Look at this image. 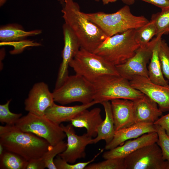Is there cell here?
<instances>
[{
	"label": "cell",
	"mask_w": 169,
	"mask_h": 169,
	"mask_svg": "<svg viewBox=\"0 0 169 169\" xmlns=\"http://www.w3.org/2000/svg\"><path fill=\"white\" fill-rule=\"evenodd\" d=\"M95 0V1L96 2H99V1L100 0Z\"/></svg>",
	"instance_id": "40"
},
{
	"label": "cell",
	"mask_w": 169,
	"mask_h": 169,
	"mask_svg": "<svg viewBox=\"0 0 169 169\" xmlns=\"http://www.w3.org/2000/svg\"><path fill=\"white\" fill-rule=\"evenodd\" d=\"M133 101L135 123L154 124L162 115L157 104L146 95Z\"/></svg>",
	"instance_id": "16"
},
{
	"label": "cell",
	"mask_w": 169,
	"mask_h": 169,
	"mask_svg": "<svg viewBox=\"0 0 169 169\" xmlns=\"http://www.w3.org/2000/svg\"><path fill=\"white\" fill-rule=\"evenodd\" d=\"M154 124L159 125L164 129L169 137V113L161 116Z\"/></svg>",
	"instance_id": "34"
},
{
	"label": "cell",
	"mask_w": 169,
	"mask_h": 169,
	"mask_svg": "<svg viewBox=\"0 0 169 169\" xmlns=\"http://www.w3.org/2000/svg\"><path fill=\"white\" fill-rule=\"evenodd\" d=\"M45 168V163L41 157L28 161L26 169H44Z\"/></svg>",
	"instance_id": "33"
},
{
	"label": "cell",
	"mask_w": 169,
	"mask_h": 169,
	"mask_svg": "<svg viewBox=\"0 0 169 169\" xmlns=\"http://www.w3.org/2000/svg\"><path fill=\"white\" fill-rule=\"evenodd\" d=\"M92 83L95 89L94 100L98 104L116 99L134 101L144 95L133 88L129 80L120 75H105Z\"/></svg>",
	"instance_id": "5"
},
{
	"label": "cell",
	"mask_w": 169,
	"mask_h": 169,
	"mask_svg": "<svg viewBox=\"0 0 169 169\" xmlns=\"http://www.w3.org/2000/svg\"><path fill=\"white\" fill-rule=\"evenodd\" d=\"M110 101L115 131L129 127L135 123L133 100L116 99Z\"/></svg>",
	"instance_id": "18"
},
{
	"label": "cell",
	"mask_w": 169,
	"mask_h": 169,
	"mask_svg": "<svg viewBox=\"0 0 169 169\" xmlns=\"http://www.w3.org/2000/svg\"><path fill=\"white\" fill-rule=\"evenodd\" d=\"M103 4L106 5L110 3H114L117 0H101Z\"/></svg>",
	"instance_id": "37"
},
{
	"label": "cell",
	"mask_w": 169,
	"mask_h": 169,
	"mask_svg": "<svg viewBox=\"0 0 169 169\" xmlns=\"http://www.w3.org/2000/svg\"><path fill=\"white\" fill-rule=\"evenodd\" d=\"M84 169H126L124 158L105 159L98 163H90Z\"/></svg>",
	"instance_id": "28"
},
{
	"label": "cell",
	"mask_w": 169,
	"mask_h": 169,
	"mask_svg": "<svg viewBox=\"0 0 169 169\" xmlns=\"http://www.w3.org/2000/svg\"><path fill=\"white\" fill-rule=\"evenodd\" d=\"M100 104L104 109L105 118L97 128V135L93 139V144L104 140L105 141L106 144H107L112 140L115 134L114 120L110 102L109 101H105Z\"/></svg>",
	"instance_id": "21"
},
{
	"label": "cell",
	"mask_w": 169,
	"mask_h": 169,
	"mask_svg": "<svg viewBox=\"0 0 169 169\" xmlns=\"http://www.w3.org/2000/svg\"><path fill=\"white\" fill-rule=\"evenodd\" d=\"M156 132L155 125L153 123H135L130 126L115 131L114 138L105 149L109 150L123 143L126 141L137 138L149 132Z\"/></svg>",
	"instance_id": "17"
},
{
	"label": "cell",
	"mask_w": 169,
	"mask_h": 169,
	"mask_svg": "<svg viewBox=\"0 0 169 169\" xmlns=\"http://www.w3.org/2000/svg\"><path fill=\"white\" fill-rule=\"evenodd\" d=\"M153 48L150 63L148 68L149 79L153 82L160 85H167L168 81L164 78L161 70L159 51L161 35H159Z\"/></svg>",
	"instance_id": "23"
},
{
	"label": "cell",
	"mask_w": 169,
	"mask_h": 169,
	"mask_svg": "<svg viewBox=\"0 0 169 169\" xmlns=\"http://www.w3.org/2000/svg\"><path fill=\"white\" fill-rule=\"evenodd\" d=\"M28 161L20 156L5 150L0 156V168L26 169Z\"/></svg>",
	"instance_id": "24"
},
{
	"label": "cell",
	"mask_w": 169,
	"mask_h": 169,
	"mask_svg": "<svg viewBox=\"0 0 169 169\" xmlns=\"http://www.w3.org/2000/svg\"><path fill=\"white\" fill-rule=\"evenodd\" d=\"M103 151V149L101 150L92 159L86 162L71 164L66 161L58 155L54 159V162L57 169H84L87 166L93 162Z\"/></svg>",
	"instance_id": "31"
},
{
	"label": "cell",
	"mask_w": 169,
	"mask_h": 169,
	"mask_svg": "<svg viewBox=\"0 0 169 169\" xmlns=\"http://www.w3.org/2000/svg\"><path fill=\"white\" fill-rule=\"evenodd\" d=\"M62 28L64 40V46L61 53L62 60L59 69L55 88L60 86L69 76V64L81 48L79 39L69 26L64 23Z\"/></svg>",
	"instance_id": "14"
},
{
	"label": "cell",
	"mask_w": 169,
	"mask_h": 169,
	"mask_svg": "<svg viewBox=\"0 0 169 169\" xmlns=\"http://www.w3.org/2000/svg\"><path fill=\"white\" fill-rule=\"evenodd\" d=\"M158 136L157 144L160 147L163 159L169 161V137L160 126L155 125Z\"/></svg>",
	"instance_id": "32"
},
{
	"label": "cell",
	"mask_w": 169,
	"mask_h": 169,
	"mask_svg": "<svg viewBox=\"0 0 169 169\" xmlns=\"http://www.w3.org/2000/svg\"><path fill=\"white\" fill-rule=\"evenodd\" d=\"M53 93L44 82L34 84L24 101L25 109L29 113L44 116L46 110L54 103Z\"/></svg>",
	"instance_id": "13"
},
{
	"label": "cell",
	"mask_w": 169,
	"mask_h": 169,
	"mask_svg": "<svg viewBox=\"0 0 169 169\" xmlns=\"http://www.w3.org/2000/svg\"><path fill=\"white\" fill-rule=\"evenodd\" d=\"M5 149L3 145L0 143V156L3 153Z\"/></svg>",
	"instance_id": "38"
},
{
	"label": "cell",
	"mask_w": 169,
	"mask_h": 169,
	"mask_svg": "<svg viewBox=\"0 0 169 169\" xmlns=\"http://www.w3.org/2000/svg\"><path fill=\"white\" fill-rule=\"evenodd\" d=\"M156 34V29L154 22L151 20L143 26L136 29L135 38L140 46H142L149 43Z\"/></svg>",
	"instance_id": "25"
},
{
	"label": "cell",
	"mask_w": 169,
	"mask_h": 169,
	"mask_svg": "<svg viewBox=\"0 0 169 169\" xmlns=\"http://www.w3.org/2000/svg\"><path fill=\"white\" fill-rule=\"evenodd\" d=\"M158 38L156 36L146 44L140 46L133 57L125 62L116 66L119 75L129 80L135 75L149 78L147 65Z\"/></svg>",
	"instance_id": "10"
},
{
	"label": "cell",
	"mask_w": 169,
	"mask_h": 169,
	"mask_svg": "<svg viewBox=\"0 0 169 169\" xmlns=\"http://www.w3.org/2000/svg\"><path fill=\"white\" fill-rule=\"evenodd\" d=\"M126 5H130L133 4L136 0H121Z\"/></svg>",
	"instance_id": "36"
},
{
	"label": "cell",
	"mask_w": 169,
	"mask_h": 169,
	"mask_svg": "<svg viewBox=\"0 0 169 169\" xmlns=\"http://www.w3.org/2000/svg\"><path fill=\"white\" fill-rule=\"evenodd\" d=\"M65 23L79 39L81 48L94 52L107 37L102 31L80 11L73 0H60Z\"/></svg>",
	"instance_id": "1"
},
{
	"label": "cell",
	"mask_w": 169,
	"mask_h": 169,
	"mask_svg": "<svg viewBox=\"0 0 169 169\" xmlns=\"http://www.w3.org/2000/svg\"><path fill=\"white\" fill-rule=\"evenodd\" d=\"M85 14L102 31L107 37L129 29H137L149 21L144 16L133 15L127 5L113 13L100 12L85 13Z\"/></svg>",
	"instance_id": "3"
},
{
	"label": "cell",
	"mask_w": 169,
	"mask_h": 169,
	"mask_svg": "<svg viewBox=\"0 0 169 169\" xmlns=\"http://www.w3.org/2000/svg\"><path fill=\"white\" fill-rule=\"evenodd\" d=\"M159 56L163 75L169 81V46L162 39L160 42Z\"/></svg>",
	"instance_id": "30"
},
{
	"label": "cell",
	"mask_w": 169,
	"mask_h": 169,
	"mask_svg": "<svg viewBox=\"0 0 169 169\" xmlns=\"http://www.w3.org/2000/svg\"><path fill=\"white\" fill-rule=\"evenodd\" d=\"M69 66L75 74L93 83L106 74L119 75L116 66L100 56L81 48Z\"/></svg>",
	"instance_id": "6"
},
{
	"label": "cell",
	"mask_w": 169,
	"mask_h": 169,
	"mask_svg": "<svg viewBox=\"0 0 169 169\" xmlns=\"http://www.w3.org/2000/svg\"><path fill=\"white\" fill-rule=\"evenodd\" d=\"M129 81L133 88L155 102L162 112L169 111V85L157 84L139 75L133 76Z\"/></svg>",
	"instance_id": "12"
},
{
	"label": "cell",
	"mask_w": 169,
	"mask_h": 169,
	"mask_svg": "<svg viewBox=\"0 0 169 169\" xmlns=\"http://www.w3.org/2000/svg\"><path fill=\"white\" fill-rule=\"evenodd\" d=\"M87 109L83 110L72 119L71 124L75 127L85 128L89 136L95 137L97 135V128L103 120L100 114L101 110L98 107L90 110Z\"/></svg>",
	"instance_id": "20"
},
{
	"label": "cell",
	"mask_w": 169,
	"mask_h": 169,
	"mask_svg": "<svg viewBox=\"0 0 169 169\" xmlns=\"http://www.w3.org/2000/svg\"><path fill=\"white\" fill-rule=\"evenodd\" d=\"M124 159L126 169H169V161L163 159L156 143L138 149Z\"/></svg>",
	"instance_id": "9"
},
{
	"label": "cell",
	"mask_w": 169,
	"mask_h": 169,
	"mask_svg": "<svg viewBox=\"0 0 169 169\" xmlns=\"http://www.w3.org/2000/svg\"><path fill=\"white\" fill-rule=\"evenodd\" d=\"M154 5L161 9L169 7V0H140Z\"/></svg>",
	"instance_id": "35"
},
{
	"label": "cell",
	"mask_w": 169,
	"mask_h": 169,
	"mask_svg": "<svg viewBox=\"0 0 169 169\" xmlns=\"http://www.w3.org/2000/svg\"><path fill=\"white\" fill-rule=\"evenodd\" d=\"M156 29V36L169 33V7L161 8L160 12L153 14L151 20Z\"/></svg>",
	"instance_id": "26"
},
{
	"label": "cell",
	"mask_w": 169,
	"mask_h": 169,
	"mask_svg": "<svg viewBox=\"0 0 169 169\" xmlns=\"http://www.w3.org/2000/svg\"><path fill=\"white\" fill-rule=\"evenodd\" d=\"M158 139V136L156 132L147 133L134 139L127 140L122 145L107 150L103 153L102 157L105 159L125 158L143 146L156 143Z\"/></svg>",
	"instance_id": "15"
},
{
	"label": "cell",
	"mask_w": 169,
	"mask_h": 169,
	"mask_svg": "<svg viewBox=\"0 0 169 169\" xmlns=\"http://www.w3.org/2000/svg\"><path fill=\"white\" fill-rule=\"evenodd\" d=\"M136 30L107 37L93 53L115 66L125 62L140 47L135 38Z\"/></svg>",
	"instance_id": "4"
},
{
	"label": "cell",
	"mask_w": 169,
	"mask_h": 169,
	"mask_svg": "<svg viewBox=\"0 0 169 169\" xmlns=\"http://www.w3.org/2000/svg\"><path fill=\"white\" fill-rule=\"evenodd\" d=\"M11 99L0 105V122L8 125H14L22 116L21 113H15L10 111L9 105Z\"/></svg>",
	"instance_id": "29"
},
{
	"label": "cell",
	"mask_w": 169,
	"mask_h": 169,
	"mask_svg": "<svg viewBox=\"0 0 169 169\" xmlns=\"http://www.w3.org/2000/svg\"><path fill=\"white\" fill-rule=\"evenodd\" d=\"M66 147L67 143L64 141L54 146H50L42 157L46 168L49 169H57L54 162V158L64 151Z\"/></svg>",
	"instance_id": "27"
},
{
	"label": "cell",
	"mask_w": 169,
	"mask_h": 169,
	"mask_svg": "<svg viewBox=\"0 0 169 169\" xmlns=\"http://www.w3.org/2000/svg\"><path fill=\"white\" fill-rule=\"evenodd\" d=\"M41 30L25 31L22 27L17 24H10L0 28L1 43H6L22 41L27 37L40 34Z\"/></svg>",
	"instance_id": "22"
},
{
	"label": "cell",
	"mask_w": 169,
	"mask_h": 169,
	"mask_svg": "<svg viewBox=\"0 0 169 169\" xmlns=\"http://www.w3.org/2000/svg\"><path fill=\"white\" fill-rule=\"evenodd\" d=\"M0 143L5 150L15 153L28 161L42 157L50 146L44 139L23 131L15 125L0 126Z\"/></svg>",
	"instance_id": "2"
},
{
	"label": "cell",
	"mask_w": 169,
	"mask_h": 169,
	"mask_svg": "<svg viewBox=\"0 0 169 169\" xmlns=\"http://www.w3.org/2000/svg\"><path fill=\"white\" fill-rule=\"evenodd\" d=\"M60 126L67 140L66 149L58 155L71 164H74L77 159L85 158L86 147L89 144H93V138L86 133L81 136L76 134L71 124L66 125L61 124Z\"/></svg>",
	"instance_id": "11"
},
{
	"label": "cell",
	"mask_w": 169,
	"mask_h": 169,
	"mask_svg": "<svg viewBox=\"0 0 169 169\" xmlns=\"http://www.w3.org/2000/svg\"><path fill=\"white\" fill-rule=\"evenodd\" d=\"M98 104L93 100L87 104L73 106L57 105L54 103L45 111V115L54 123L60 125L62 123L71 121L83 110Z\"/></svg>",
	"instance_id": "19"
},
{
	"label": "cell",
	"mask_w": 169,
	"mask_h": 169,
	"mask_svg": "<svg viewBox=\"0 0 169 169\" xmlns=\"http://www.w3.org/2000/svg\"><path fill=\"white\" fill-rule=\"evenodd\" d=\"M7 0H0V6H2Z\"/></svg>",
	"instance_id": "39"
},
{
	"label": "cell",
	"mask_w": 169,
	"mask_h": 169,
	"mask_svg": "<svg viewBox=\"0 0 169 169\" xmlns=\"http://www.w3.org/2000/svg\"><path fill=\"white\" fill-rule=\"evenodd\" d=\"M15 125L20 130L30 132L47 141L54 146L64 141L66 135L60 125L45 115L39 116L29 113L22 116Z\"/></svg>",
	"instance_id": "8"
},
{
	"label": "cell",
	"mask_w": 169,
	"mask_h": 169,
	"mask_svg": "<svg viewBox=\"0 0 169 169\" xmlns=\"http://www.w3.org/2000/svg\"><path fill=\"white\" fill-rule=\"evenodd\" d=\"M52 93L54 101L62 105L76 102L87 104L94 100L95 89L92 83L75 74L68 76Z\"/></svg>",
	"instance_id": "7"
}]
</instances>
